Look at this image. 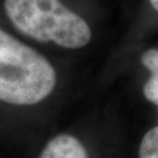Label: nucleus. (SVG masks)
Wrapping results in <instances>:
<instances>
[{"mask_svg":"<svg viewBox=\"0 0 158 158\" xmlns=\"http://www.w3.org/2000/svg\"><path fill=\"white\" fill-rule=\"evenodd\" d=\"M56 72L39 52L0 29V101L33 106L52 94Z\"/></svg>","mask_w":158,"mask_h":158,"instance_id":"1","label":"nucleus"},{"mask_svg":"<svg viewBox=\"0 0 158 158\" xmlns=\"http://www.w3.org/2000/svg\"><path fill=\"white\" fill-rule=\"evenodd\" d=\"M5 12L18 31L39 42L79 49L91 39L87 21L60 0H5Z\"/></svg>","mask_w":158,"mask_h":158,"instance_id":"2","label":"nucleus"},{"mask_svg":"<svg viewBox=\"0 0 158 158\" xmlns=\"http://www.w3.org/2000/svg\"><path fill=\"white\" fill-rule=\"evenodd\" d=\"M40 158H88V153L76 137L61 134L46 144Z\"/></svg>","mask_w":158,"mask_h":158,"instance_id":"3","label":"nucleus"},{"mask_svg":"<svg viewBox=\"0 0 158 158\" xmlns=\"http://www.w3.org/2000/svg\"><path fill=\"white\" fill-rule=\"evenodd\" d=\"M142 63L150 70V77L143 87V94L148 101L158 106V49L151 48L143 53Z\"/></svg>","mask_w":158,"mask_h":158,"instance_id":"4","label":"nucleus"},{"mask_svg":"<svg viewBox=\"0 0 158 158\" xmlns=\"http://www.w3.org/2000/svg\"><path fill=\"white\" fill-rule=\"evenodd\" d=\"M139 158H158V127L144 135L138 151Z\"/></svg>","mask_w":158,"mask_h":158,"instance_id":"5","label":"nucleus"},{"mask_svg":"<svg viewBox=\"0 0 158 158\" xmlns=\"http://www.w3.org/2000/svg\"><path fill=\"white\" fill-rule=\"evenodd\" d=\"M150 4L152 5V7L156 11H158V0H150Z\"/></svg>","mask_w":158,"mask_h":158,"instance_id":"6","label":"nucleus"}]
</instances>
